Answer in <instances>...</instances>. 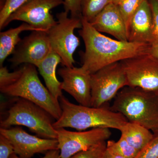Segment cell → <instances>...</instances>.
<instances>
[{
  "mask_svg": "<svg viewBox=\"0 0 158 158\" xmlns=\"http://www.w3.org/2000/svg\"><path fill=\"white\" fill-rule=\"evenodd\" d=\"M82 23L79 31L85 44L82 67L90 74L107 65L148 53L150 44L112 39L97 31L83 17Z\"/></svg>",
  "mask_w": 158,
  "mask_h": 158,
  "instance_id": "obj_1",
  "label": "cell"
},
{
  "mask_svg": "<svg viewBox=\"0 0 158 158\" xmlns=\"http://www.w3.org/2000/svg\"><path fill=\"white\" fill-rule=\"evenodd\" d=\"M59 102L62 114L53 124L56 129L69 127L84 131L106 128L119 131L128 122L123 115L113 111L108 106L94 107L74 104L63 95L59 98Z\"/></svg>",
  "mask_w": 158,
  "mask_h": 158,
  "instance_id": "obj_2",
  "label": "cell"
},
{
  "mask_svg": "<svg viewBox=\"0 0 158 158\" xmlns=\"http://www.w3.org/2000/svg\"><path fill=\"white\" fill-rule=\"evenodd\" d=\"M110 109L128 121L158 132V95L138 87L126 86L118 91Z\"/></svg>",
  "mask_w": 158,
  "mask_h": 158,
  "instance_id": "obj_3",
  "label": "cell"
},
{
  "mask_svg": "<svg viewBox=\"0 0 158 158\" xmlns=\"http://www.w3.org/2000/svg\"><path fill=\"white\" fill-rule=\"evenodd\" d=\"M14 72L11 81L0 87L1 93L30 101L45 110L55 120L59 119L62 114L59 101L40 81L36 66L25 64Z\"/></svg>",
  "mask_w": 158,
  "mask_h": 158,
  "instance_id": "obj_4",
  "label": "cell"
},
{
  "mask_svg": "<svg viewBox=\"0 0 158 158\" xmlns=\"http://www.w3.org/2000/svg\"><path fill=\"white\" fill-rule=\"evenodd\" d=\"M17 98L9 108L6 118L1 119L0 128L24 126L40 138L57 139V130L53 126V117L34 103Z\"/></svg>",
  "mask_w": 158,
  "mask_h": 158,
  "instance_id": "obj_5",
  "label": "cell"
},
{
  "mask_svg": "<svg viewBox=\"0 0 158 158\" xmlns=\"http://www.w3.org/2000/svg\"><path fill=\"white\" fill-rule=\"evenodd\" d=\"M56 17L58 23L48 32L52 50L61 57L64 67H73V54L80 45L74 32L82 28V18L68 17L65 11L57 13Z\"/></svg>",
  "mask_w": 158,
  "mask_h": 158,
  "instance_id": "obj_6",
  "label": "cell"
},
{
  "mask_svg": "<svg viewBox=\"0 0 158 158\" xmlns=\"http://www.w3.org/2000/svg\"><path fill=\"white\" fill-rule=\"evenodd\" d=\"M91 106H107L118 91L127 86L125 73L121 62L105 66L91 74Z\"/></svg>",
  "mask_w": 158,
  "mask_h": 158,
  "instance_id": "obj_7",
  "label": "cell"
},
{
  "mask_svg": "<svg viewBox=\"0 0 158 158\" xmlns=\"http://www.w3.org/2000/svg\"><path fill=\"white\" fill-rule=\"evenodd\" d=\"M120 62L128 86L138 87L158 95V59L147 53Z\"/></svg>",
  "mask_w": 158,
  "mask_h": 158,
  "instance_id": "obj_8",
  "label": "cell"
},
{
  "mask_svg": "<svg viewBox=\"0 0 158 158\" xmlns=\"http://www.w3.org/2000/svg\"><path fill=\"white\" fill-rule=\"evenodd\" d=\"M58 149L61 158H71L81 152L87 150L96 144L106 141L112 135L110 129L95 128L90 130L72 131L56 129Z\"/></svg>",
  "mask_w": 158,
  "mask_h": 158,
  "instance_id": "obj_9",
  "label": "cell"
},
{
  "mask_svg": "<svg viewBox=\"0 0 158 158\" xmlns=\"http://www.w3.org/2000/svg\"><path fill=\"white\" fill-rule=\"evenodd\" d=\"M62 4L63 0H29L11 15L6 27L13 21H21L48 32L58 23L51 10Z\"/></svg>",
  "mask_w": 158,
  "mask_h": 158,
  "instance_id": "obj_10",
  "label": "cell"
},
{
  "mask_svg": "<svg viewBox=\"0 0 158 158\" xmlns=\"http://www.w3.org/2000/svg\"><path fill=\"white\" fill-rule=\"evenodd\" d=\"M0 135L12 144L15 153L21 158H31L37 153H44L58 149L57 139H46L32 135L22 128H0Z\"/></svg>",
  "mask_w": 158,
  "mask_h": 158,
  "instance_id": "obj_11",
  "label": "cell"
},
{
  "mask_svg": "<svg viewBox=\"0 0 158 158\" xmlns=\"http://www.w3.org/2000/svg\"><path fill=\"white\" fill-rule=\"evenodd\" d=\"M9 61L14 66L29 64L37 67L52 50L48 32L33 31L21 40Z\"/></svg>",
  "mask_w": 158,
  "mask_h": 158,
  "instance_id": "obj_12",
  "label": "cell"
},
{
  "mask_svg": "<svg viewBox=\"0 0 158 158\" xmlns=\"http://www.w3.org/2000/svg\"><path fill=\"white\" fill-rule=\"evenodd\" d=\"M62 78V90L73 97L80 105L91 106V74L83 67H64L58 69Z\"/></svg>",
  "mask_w": 158,
  "mask_h": 158,
  "instance_id": "obj_13",
  "label": "cell"
},
{
  "mask_svg": "<svg viewBox=\"0 0 158 158\" xmlns=\"http://www.w3.org/2000/svg\"><path fill=\"white\" fill-rule=\"evenodd\" d=\"M128 41L152 44L153 24L148 0H142L127 27Z\"/></svg>",
  "mask_w": 158,
  "mask_h": 158,
  "instance_id": "obj_14",
  "label": "cell"
},
{
  "mask_svg": "<svg viewBox=\"0 0 158 158\" xmlns=\"http://www.w3.org/2000/svg\"><path fill=\"white\" fill-rule=\"evenodd\" d=\"M90 23L100 33L110 34L117 40L128 41L127 27L117 5L108 4Z\"/></svg>",
  "mask_w": 158,
  "mask_h": 158,
  "instance_id": "obj_15",
  "label": "cell"
},
{
  "mask_svg": "<svg viewBox=\"0 0 158 158\" xmlns=\"http://www.w3.org/2000/svg\"><path fill=\"white\" fill-rule=\"evenodd\" d=\"M62 59L56 52L52 51L48 56L37 65L40 73L43 78L46 88L56 100L62 96V82L56 76V68Z\"/></svg>",
  "mask_w": 158,
  "mask_h": 158,
  "instance_id": "obj_16",
  "label": "cell"
},
{
  "mask_svg": "<svg viewBox=\"0 0 158 158\" xmlns=\"http://www.w3.org/2000/svg\"><path fill=\"white\" fill-rule=\"evenodd\" d=\"M44 31L30 25L27 23H23L17 27L1 32L0 66H2L8 57L14 53L16 46L18 45L22 40L19 37L20 34L23 31Z\"/></svg>",
  "mask_w": 158,
  "mask_h": 158,
  "instance_id": "obj_17",
  "label": "cell"
},
{
  "mask_svg": "<svg viewBox=\"0 0 158 158\" xmlns=\"http://www.w3.org/2000/svg\"><path fill=\"white\" fill-rule=\"evenodd\" d=\"M119 131L121 137L139 151L148 144L154 136L153 133L147 128L128 121Z\"/></svg>",
  "mask_w": 158,
  "mask_h": 158,
  "instance_id": "obj_18",
  "label": "cell"
},
{
  "mask_svg": "<svg viewBox=\"0 0 158 158\" xmlns=\"http://www.w3.org/2000/svg\"><path fill=\"white\" fill-rule=\"evenodd\" d=\"M111 0H82L81 13L82 17L89 22H91L110 3Z\"/></svg>",
  "mask_w": 158,
  "mask_h": 158,
  "instance_id": "obj_19",
  "label": "cell"
},
{
  "mask_svg": "<svg viewBox=\"0 0 158 158\" xmlns=\"http://www.w3.org/2000/svg\"><path fill=\"white\" fill-rule=\"evenodd\" d=\"M106 149L125 158H135L139 152L121 136L118 141H108Z\"/></svg>",
  "mask_w": 158,
  "mask_h": 158,
  "instance_id": "obj_20",
  "label": "cell"
},
{
  "mask_svg": "<svg viewBox=\"0 0 158 158\" xmlns=\"http://www.w3.org/2000/svg\"><path fill=\"white\" fill-rule=\"evenodd\" d=\"M29 0H5L1 7L0 11V29L6 27V24L9 17L15 11L19 9Z\"/></svg>",
  "mask_w": 158,
  "mask_h": 158,
  "instance_id": "obj_21",
  "label": "cell"
},
{
  "mask_svg": "<svg viewBox=\"0 0 158 158\" xmlns=\"http://www.w3.org/2000/svg\"><path fill=\"white\" fill-rule=\"evenodd\" d=\"M142 1V0H124L117 5L127 29L130 20Z\"/></svg>",
  "mask_w": 158,
  "mask_h": 158,
  "instance_id": "obj_22",
  "label": "cell"
},
{
  "mask_svg": "<svg viewBox=\"0 0 158 158\" xmlns=\"http://www.w3.org/2000/svg\"><path fill=\"white\" fill-rule=\"evenodd\" d=\"M106 148V142L102 141L87 150L76 154L71 158H102Z\"/></svg>",
  "mask_w": 158,
  "mask_h": 158,
  "instance_id": "obj_23",
  "label": "cell"
},
{
  "mask_svg": "<svg viewBox=\"0 0 158 158\" xmlns=\"http://www.w3.org/2000/svg\"><path fill=\"white\" fill-rule=\"evenodd\" d=\"M153 134L152 139L135 158H158V132Z\"/></svg>",
  "mask_w": 158,
  "mask_h": 158,
  "instance_id": "obj_24",
  "label": "cell"
},
{
  "mask_svg": "<svg viewBox=\"0 0 158 158\" xmlns=\"http://www.w3.org/2000/svg\"><path fill=\"white\" fill-rule=\"evenodd\" d=\"M82 0H64V7L65 11L71 14V17H82L81 4Z\"/></svg>",
  "mask_w": 158,
  "mask_h": 158,
  "instance_id": "obj_25",
  "label": "cell"
},
{
  "mask_svg": "<svg viewBox=\"0 0 158 158\" xmlns=\"http://www.w3.org/2000/svg\"><path fill=\"white\" fill-rule=\"evenodd\" d=\"M148 1L152 15L153 24V44L158 43V0H148Z\"/></svg>",
  "mask_w": 158,
  "mask_h": 158,
  "instance_id": "obj_26",
  "label": "cell"
},
{
  "mask_svg": "<svg viewBox=\"0 0 158 158\" xmlns=\"http://www.w3.org/2000/svg\"><path fill=\"white\" fill-rule=\"evenodd\" d=\"M14 153L13 146L10 141L0 135V158H9Z\"/></svg>",
  "mask_w": 158,
  "mask_h": 158,
  "instance_id": "obj_27",
  "label": "cell"
},
{
  "mask_svg": "<svg viewBox=\"0 0 158 158\" xmlns=\"http://www.w3.org/2000/svg\"><path fill=\"white\" fill-rule=\"evenodd\" d=\"M9 158H21L15 153L12 154ZM42 158H61L59 149L52 150L46 153L45 156Z\"/></svg>",
  "mask_w": 158,
  "mask_h": 158,
  "instance_id": "obj_28",
  "label": "cell"
},
{
  "mask_svg": "<svg viewBox=\"0 0 158 158\" xmlns=\"http://www.w3.org/2000/svg\"><path fill=\"white\" fill-rule=\"evenodd\" d=\"M148 53L158 59V43L151 44L148 50Z\"/></svg>",
  "mask_w": 158,
  "mask_h": 158,
  "instance_id": "obj_29",
  "label": "cell"
},
{
  "mask_svg": "<svg viewBox=\"0 0 158 158\" xmlns=\"http://www.w3.org/2000/svg\"><path fill=\"white\" fill-rule=\"evenodd\" d=\"M102 158H125L121 156L118 155L114 153L106 148V151L104 153Z\"/></svg>",
  "mask_w": 158,
  "mask_h": 158,
  "instance_id": "obj_30",
  "label": "cell"
},
{
  "mask_svg": "<svg viewBox=\"0 0 158 158\" xmlns=\"http://www.w3.org/2000/svg\"><path fill=\"white\" fill-rule=\"evenodd\" d=\"M123 1H124V0H111L110 3H113L115 5H118V4H119Z\"/></svg>",
  "mask_w": 158,
  "mask_h": 158,
  "instance_id": "obj_31",
  "label": "cell"
},
{
  "mask_svg": "<svg viewBox=\"0 0 158 158\" xmlns=\"http://www.w3.org/2000/svg\"><path fill=\"white\" fill-rule=\"evenodd\" d=\"M4 2H5V0H1V5H2V6L3 4H4Z\"/></svg>",
  "mask_w": 158,
  "mask_h": 158,
  "instance_id": "obj_32",
  "label": "cell"
}]
</instances>
